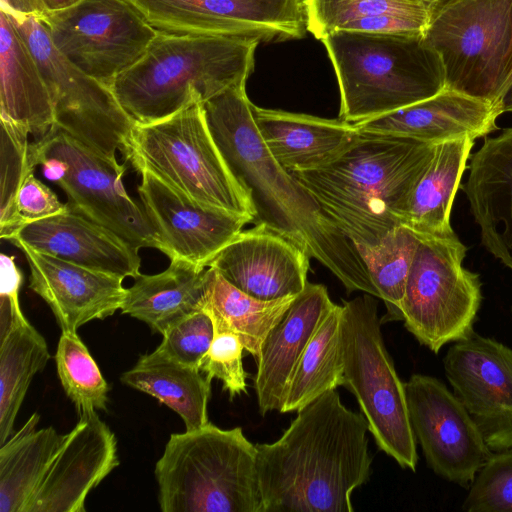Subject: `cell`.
<instances>
[{
	"label": "cell",
	"mask_w": 512,
	"mask_h": 512,
	"mask_svg": "<svg viewBox=\"0 0 512 512\" xmlns=\"http://www.w3.org/2000/svg\"><path fill=\"white\" fill-rule=\"evenodd\" d=\"M29 266V288L50 307L61 331L77 329L120 310L126 295L120 276L89 269L14 242Z\"/></svg>",
	"instance_id": "ffe728a7"
},
{
	"label": "cell",
	"mask_w": 512,
	"mask_h": 512,
	"mask_svg": "<svg viewBox=\"0 0 512 512\" xmlns=\"http://www.w3.org/2000/svg\"><path fill=\"white\" fill-rule=\"evenodd\" d=\"M466 251L456 233L419 237L401 303L402 321L435 354L475 333L481 282L477 273L462 265Z\"/></svg>",
	"instance_id": "8fae6325"
},
{
	"label": "cell",
	"mask_w": 512,
	"mask_h": 512,
	"mask_svg": "<svg viewBox=\"0 0 512 512\" xmlns=\"http://www.w3.org/2000/svg\"><path fill=\"white\" fill-rule=\"evenodd\" d=\"M49 358L44 337L25 316H14L9 331L0 339V446L11 436L30 383Z\"/></svg>",
	"instance_id": "1f68e13d"
},
{
	"label": "cell",
	"mask_w": 512,
	"mask_h": 512,
	"mask_svg": "<svg viewBox=\"0 0 512 512\" xmlns=\"http://www.w3.org/2000/svg\"><path fill=\"white\" fill-rule=\"evenodd\" d=\"M435 144L360 132L327 164L291 172L355 246H371L400 225Z\"/></svg>",
	"instance_id": "3957f363"
},
{
	"label": "cell",
	"mask_w": 512,
	"mask_h": 512,
	"mask_svg": "<svg viewBox=\"0 0 512 512\" xmlns=\"http://www.w3.org/2000/svg\"><path fill=\"white\" fill-rule=\"evenodd\" d=\"M6 14L39 65L53 105V126L107 157L123 153L135 122L111 87L61 54L39 18Z\"/></svg>",
	"instance_id": "7c38bea8"
},
{
	"label": "cell",
	"mask_w": 512,
	"mask_h": 512,
	"mask_svg": "<svg viewBox=\"0 0 512 512\" xmlns=\"http://www.w3.org/2000/svg\"><path fill=\"white\" fill-rule=\"evenodd\" d=\"M468 169L461 187L480 228L481 243L512 270V127L485 137Z\"/></svg>",
	"instance_id": "603a6c76"
},
{
	"label": "cell",
	"mask_w": 512,
	"mask_h": 512,
	"mask_svg": "<svg viewBox=\"0 0 512 512\" xmlns=\"http://www.w3.org/2000/svg\"><path fill=\"white\" fill-rule=\"evenodd\" d=\"M474 141L465 136L435 144L431 163L413 190L400 225L418 237L455 234L450 224L451 208Z\"/></svg>",
	"instance_id": "83f0119b"
},
{
	"label": "cell",
	"mask_w": 512,
	"mask_h": 512,
	"mask_svg": "<svg viewBox=\"0 0 512 512\" xmlns=\"http://www.w3.org/2000/svg\"><path fill=\"white\" fill-rule=\"evenodd\" d=\"M123 156L196 204L253 222L255 209L216 145L202 102L148 124L135 123Z\"/></svg>",
	"instance_id": "52a82bcc"
},
{
	"label": "cell",
	"mask_w": 512,
	"mask_h": 512,
	"mask_svg": "<svg viewBox=\"0 0 512 512\" xmlns=\"http://www.w3.org/2000/svg\"><path fill=\"white\" fill-rule=\"evenodd\" d=\"M120 380L175 411L186 430L209 423L207 405L212 380L199 369L176 362L155 349L142 355L133 368L122 373Z\"/></svg>",
	"instance_id": "f1b7e54d"
},
{
	"label": "cell",
	"mask_w": 512,
	"mask_h": 512,
	"mask_svg": "<svg viewBox=\"0 0 512 512\" xmlns=\"http://www.w3.org/2000/svg\"><path fill=\"white\" fill-rule=\"evenodd\" d=\"M215 334L214 322L205 310L195 312L164 334L157 351L183 365L200 370Z\"/></svg>",
	"instance_id": "f35d334b"
},
{
	"label": "cell",
	"mask_w": 512,
	"mask_h": 512,
	"mask_svg": "<svg viewBox=\"0 0 512 512\" xmlns=\"http://www.w3.org/2000/svg\"><path fill=\"white\" fill-rule=\"evenodd\" d=\"M0 275V295L19 301V290L23 283V274L16 265L14 256L1 253Z\"/></svg>",
	"instance_id": "b9f144b4"
},
{
	"label": "cell",
	"mask_w": 512,
	"mask_h": 512,
	"mask_svg": "<svg viewBox=\"0 0 512 512\" xmlns=\"http://www.w3.org/2000/svg\"><path fill=\"white\" fill-rule=\"evenodd\" d=\"M138 194L169 259L208 267L214 257L250 223L247 219L204 208L149 171L139 172Z\"/></svg>",
	"instance_id": "ac0fdd59"
},
{
	"label": "cell",
	"mask_w": 512,
	"mask_h": 512,
	"mask_svg": "<svg viewBox=\"0 0 512 512\" xmlns=\"http://www.w3.org/2000/svg\"><path fill=\"white\" fill-rule=\"evenodd\" d=\"M68 210V205L62 203L47 185L31 173L16 194L10 219L0 228V237L8 241L25 225Z\"/></svg>",
	"instance_id": "60d3db41"
},
{
	"label": "cell",
	"mask_w": 512,
	"mask_h": 512,
	"mask_svg": "<svg viewBox=\"0 0 512 512\" xmlns=\"http://www.w3.org/2000/svg\"><path fill=\"white\" fill-rule=\"evenodd\" d=\"M29 134L27 128L1 120L0 228L10 219L21 184L35 170L30 156Z\"/></svg>",
	"instance_id": "8d00e7d4"
},
{
	"label": "cell",
	"mask_w": 512,
	"mask_h": 512,
	"mask_svg": "<svg viewBox=\"0 0 512 512\" xmlns=\"http://www.w3.org/2000/svg\"><path fill=\"white\" fill-rule=\"evenodd\" d=\"M308 254L263 223L242 230L209 263L230 284L265 301L300 294L307 285Z\"/></svg>",
	"instance_id": "d6986e66"
},
{
	"label": "cell",
	"mask_w": 512,
	"mask_h": 512,
	"mask_svg": "<svg viewBox=\"0 0 512 512\" xmlns=\"http://www.w3.org/2000/svg\"><path fill=\"white\" fill-rule=\"evenodd\" d=\"M438 4L439 0H304V9L307 31L321 40L351 22L378 17L408 19L427 30Z\"/></svg>",
	"instance_id": "e575fe53"
},
{
	"label": "cell",
	"mask_w": 512,
	"mask_h": 512,
	"mask_svg": "<svg viewBox=\"0 0 512 512\" xmlns=\"http://www.w3.org/2000/svg\"><path fill=\"white\" fill-rule=\"evenodd\" d=\"M424 37L442 58L445 88L503 111L512 91V0H451Z\"/></svg>",
	"instance_id": "9c48e42d"
},
{
	"label": "cell",
	"mask_w": 512,
	"mask_h": 512,
	"mask_svg": "<svg viewBox=\"0 0 512 512\" xmlns=\"http://www.w3.org/2000/svg\"><path fill=\"white\" fill-rule=\"evenodd\" d=\"M404 386L411 426L427 466L447 481L470 487L494 454L470 414L435 377L413 374Z\"/></svg>",
	"instance_id": "9a60e30c"
},
{
	"label": "cell",
	"mask_w": 512,
	"mask_h": 512,
	"mask_svg": "<svg viewBox=\"0 0 512 512\" xmlns=\"http://www.w3.org/2000/svg\"><path fill=\"white\" fill-rule=\"evenodd\" d=\"M446 377L493 453L512 452V349L474 333L444 359Z\"/></svg>",
	"instance_id": "2e32d148"
},
{
	"label": "cell",
	"mask_w": 512,
	"mask_h": 512,
	"mask_svg": "<svg viewBox=\"0 0 512 512\" xmlns=\"http://www.w3.org/2000/svg\"><path fill=\"white\" fill-rule=\"evenodd\" d=\"M373 297L365 293L342 305V386L356 397L378 448L415 471L418 454L405 386L385 347Z\"/></svg>",
	"instance_id": "ba28073f"
},
{
	"label": "cell",
	"mask_w": 512,
	"mask_h": 512,
	"mask_svg": "<svg viewBox=\"0 0 512 512\" xmlns=\"http://www.w3.org/2000/svg\"><path fill=\"white\" fill-rule=\"evenodd\" d=\"M0 119L27 128L36 141L54 125L53 105L39 65L1 9Z\"/></svg>",
	"instance_id": "4316f807"
},
{
	"label": "cell",
	"mask_w": 512,
	"mask_h": 512,
	"mask_svg": "<svg viewBox=\"0 0 512 512\" xmlns=\"http://www.w3.org/2000/svg\"><path fill=\"white\" fill-rule=\"evenodd\" d=\"M503 112H512V91L503 102Z\"/></svg>",
	"instance_id": "f6af8a7d"
},
{
	"label": "cell",
	"mask_w": 512,
	"mask_h": 512,
	"mask_svg": "<svg viewBox=\"0 0 512 512\" xmlns=\"http://www.w3.org/2000/svg\"><path fill=\"white\" fill-rule=\"evenodd\" d=\"M213 268L171 259L162 272L139 274L126 288L120 308L156 333L164 334L170 327L205 308Z\"/></svg>",
	"instance_id": "484cf974"
},
{
	"label": "cell",
	"mask_w": 512,
	"mask_h": 512,
	"mask_svg": "<svg viewBox=\"0 0 512 512\" xmlns=\"http://www.w3.org/2000/svg\"><path fill=\"white\" fill-rule=\"evenodd\" d=\"M243 350L244 346L236 334L215 327L212 344L200 365V371L209 379L221 380L230 399L247 390Z\"/></svg>",
	"instance_id": "ab89813d"
},
{
	"label": "cell",
	"mask_w": 512,
	"mask_h": 512,
	"mask_svg": "<svg viewBox=\"0 0 512 512\" xmlns=\"http://www.w3.org/2000/svg\"><path fill=\"white\" fill-rule=\"evenodd\" d=\"M8 241L20 242L38 252L122 278H135L140 274L138 248L70 209L25 225Z\"/></svg>",
	"instance_id": "44dd1931"
},
{
	"label": "cell",
	"mask_w": 512,
	"mask_h": 512,
	"mask_svg": "<svg viewBox=\"0 0 512 512\" xmlns=\"http://www.w3.org/2000/svg\"><path fill=\"white\" fill-rule=\"evenodd\" d=\"M500 106L445 88L403 109L354 123L360 132L407 137L438 144L465 136L485 137L498 130Z\"/></svg>",
	"instance_id": "7402d4cb"
},
{
	"label": "cell",
	"mask_w": 512,
	"mask_h": 512,
	"mask_svg": "<svg viewBox=\"0 0 512 512\" xmlns=\"http://www.w3.org/2000/svg\"><path fill=\"white\" fill-rule=\"evenodd\" d=\"M333 66L339 118L359 123L445 89L439 53L421 35L337 31L320 40Z\"/></svg>",
	"instance_id": "5b68a950"
},
{
	"label": "cell",
	"mask_w": 512,
	"mask_h": 512,
	"mask_svg": "<svg viewBox=\"0 0 512 512\" xmlns=\"http://www.w3.org/2000/svg\"><path fill=\"white\" fill-rule=\"evenodd\" d=\"M155 477L163 512H263L257 448L240 427L171 434Z\"/></svg>",
	"instance_id": "8992f818"
},
{
	"label": "cell",
	"mask_w": 512,
	"mask_h": 512,
	"mask_svg": "<svg viewBox=\"0 0 512 512\" xmlns=\"http://www.w3.org/2000/svg\"><path fill=\"white\" fill-rule=\"evenodd\" d=\"M462 509L466 512H512V452L494 453L479 469Z\"/></svg>",
	"instance_id": "74e56055"
},
{
	"label": "cell",
	"mask_w": 512,
	"mask_h": 512,
	"mask_svg": "<svg viewBox=\"0 0 512 512\" xmlns=\"http://www.w3.org/2000/svg\"><path fill=\"white\" fill-rule=\"evenodd\" d=\"M30 156L44 177L58 185L67 205L115 232L134 247L160 249V241L142 206L126 192L127 166L107 157L64 130L52 126L30 143Z\"/></svg>",
	"instance_id": "30bf717a"
},
{
	"label": "cell",
	"mask_w": 512,
	"mask_h": 512,
	"mask_svg": "<svg viewBox=\"0 0 512 512\" xmlns=\"http://www.w3.org/2000/svg\"><path fill=\"white\" fill-rule=\"evenodd\" d=\"M156 30L237 36L262 42L302 39L304 0H127Z\"/></svg>",
	"instance_id": "5bb4252c"
},
{
	"label": "cell",
	"mask_w": 512,
	"mask_h": 512,
	"mask_svg": "<svg viewBox=\"0 0 512 512\" xmlns=\"http://www.w3.org/2000/svg\"><path fill=\"white\" fill-rule=\"evenodd\" d=\"M41 21L61 54L109 87L159 32L127 0H79Z\"/></svg>",
	"instance_id": "4fadbf2b"
},
{
	"label": "cell",
	"mask_w": 512,
	"mask_h": 512,
	"mask_svg": "<svg viewBox=\"0 0 512 512\" xmlns=\"http://www.w3.org/2000/svg\"><path fill=\"white\" fill-rule=\"evenodd\" d=\"M449 1H451V0H439L438 7H439V6H441V5H443V4H445V3H447V2H449ZM438 7H437V8H438Z\"/></svg>",
	"instance_id": "bcb514c9"
},
{
	"label": "cell",
	"mask_w": 512,
	"mask_h": 512,
	"mask_svg": "<svg viewBox=\"0 0 512 512\" xmlns=\"http://www.w3.org/2000/svg\"><path fill=\"white\" fill-rule=\"evenodd\" d=\"M246 82L203 103L211 135L263 223L328 268L348 293L378 297L356 246L265 145L252 114Z\"/></svg>",
	"instance_id": "6da1fadb"
},
{
	"label": "cell",
	"mask_w": 512,
	"mask_h": 512,
	"mask_svg": "<svg viewBox=\"0 0 512 512\" xmlns=\"http://www.w3.org/2000/svg\"><path fill=\"white\" fill-rule=\"evenodd\" d=\"M296 296L260 300L239 290L213 269L204 309L211 315L214 327L236 334L256 359L266 336Z\"/></svg>",
	"instance_id": "d6a6232c"
},
{
	"label": "cell",
	"mask_w": 512,
	"mask_h": 512,
	"mask_svg": "<svg viewBox=\"0 0 512 512\" xmlns=\"http://www.w3.org/2000/svg\"><path fill=\"white\" fill-rule=\"evenodd\" d=\"M119 465L115 434L96 411L79 421L54 454L24 512H85V500Z\"/></svg>",
	"instance_id": "e0dca14e"
},
{
	"label": "cell",
	"mask_w": 512,
	"mask_h": 512,
	"mask_svg": "<svg viewBox=\"0 0 512 512\" xmlns=\"http://www.w3.org/2000/svg\"><path fill=\"white\" fill-rule=\"evenodd\" d=\"M48 11H57L75 4L79 0H41Z\"/></svg>",
	"instance_id": "ee69618b"
},
{
	"label": "cell",
	"mask_w": 512,
	"mask_h": 512,
	"mask_svg": "<svg viewBox=\"0 0 512 512\" xmlns=\"http://www.w3.org/2000/svg\"><path fill=\"white\" fill-rule=\"evenodd\" d=\"M39 415L0 446V512H24L63 435L53 427L36 430Z\"/></svg>",
	"instance_id": "f546056e"
},
{
	"label": "cell",
	"mask_w": 512,
	"mask_h": 512,
	"mask_svg": "<svg viewBox=\"0 0 512 512\" xmlns=\"http://www.w3.org/2000/svg\"><path fill=\"white\" fill-rule=\"evenodd\" d=\"M333 304L325 286L308 282L266 336L256 358L254 380L262 415L275 410L280 412L291 375Z\"/></svg>",
	"instance_id": "cb8c5ba5"
},
{
	"label": "cell",
	"mask_w": 512,
	"mask_h": 512,
	"mask_svg": "<svg viewBox=\"0 0 512 512\" xmlns=\"http://www.w3.org/2000/svg\"><path fill=\"white\" fill-rule=\"evenodd\" d=\"M55 361L61 385L78 415L106 409L109 386L76 332L62 331Z\"/></svg>",
	"instance_id": "d590c367"
},
{
	"label": "cell",
	"mask_w": 512,
	"mask_h": 512,
	"mask_svg": "<svg viewBox=\"0 0 512 512\" xmlns=\"http://www.w3.org/2000/svg\"><path fill=\"white\" fill-rule=\"evenodd\" d=\"M368 432L336 389L298 410L278 440L256 444L263 512H352L371 473Z\"/></svg>",
	"instance_id": "7a4b0ae2"
},
{
	"label": "cell",
	"mask_w": 512,
	"mask_h": 512,
	"mask_svg": "<svg viewBox=\"0 0 512 512\" xmlns=\"http://www.w3.org/2000/svg\"><path fill=\"white\" fill-rule=\"evenodd\" d=\"M261 41L159 31L144 55L119 75L111 89L138 124L163 120L247 82Z\"/></svg>",
	"instance_id": "277c9868"
},
{
	"label": "cell",
	"mask_w": 512,
	"mask_h": 512,
	"mask_svg": "<svg viewBox=\"0 0 512 512\" xmlns=\"http://www.w3.org/2000/svg\"><path fill=\"white\" fill-rule=\"evenodd\" d=\"M252 114L270 153L290 172L321 167L355 138L353 123L252 105Z\"/></svg>",
	"instance_id": "d4e9b609"
},
{
	"label": "cell",
	"mask_w": 512,
	"mask_h": 512,
	"mask_svg": "<svg viewBox=\"0 0 512 512\" xmlns=\"http://www.w3.org/2000/svg\"><path fill=\"white\" fill-rule=\"evenodd\" d=\"M419 237L399 225L371 246H356L369 278L386 306L381 322L402 320L401 303Z\"/></svg>",
	"instance_id": "836d02e7"
},
{
	"label": "cell",
	"mask_w": 512,
	"mask_h": 512,
	"mask_svg": "<svg viewBox=\"0 0 512 512\" xmlns=\"http://www.w3.org/2000/svg\"><path fill=\"white\" fill-rule=\"evenodd\" d=\"M0 9L16 16H33L42 20L48 10L41 0H0Z\"/></svg>",
	"instance_id": "7bdbcfd3"
},
{
	"label": "cell",
	"mask_w": 512,
	"mask_h": 512,
	"mask_svg": "<svg viewBox=\"0 0 512 512\" xmlns=\"http://www.w3.org/2000/svg\"><path fill=\"white\" fill-rule=\"evenodd\" d=\"M342 305L333 304L306 346L284 392L280 412L298 411L343 385Z\"/></svg>",
	"instance_id": "4dcf8cb0"
}]
</instances>
